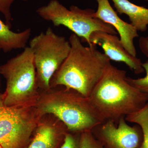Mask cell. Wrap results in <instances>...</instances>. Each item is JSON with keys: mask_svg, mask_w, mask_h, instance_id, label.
Here are the masks:
<instances>
[{"mask_svg": "<svg viewBox=\"0 0 148 148\" xmlns=\"http://www.w3.org/2000/svg\"><path fill=\"white\" fill-rule=\"evenodd\" d=\"M145 1H148V0H145Z\"/></svg>", "mask_w": 148, "mask_h": 148, "instance_id": "obj_22", "label": "cell"}, {"mask_svg": "<svg viewBox=\"0 0 148 148\" xmlns=\"http://www.w3.org/2000/svg\"><path fill=\"white\" fill-rule=\"evenodd\" d=\"M68 57L50 81L51 88L64 86L88 98L103 76L110 60L92 44L85 47L78 36L72 34Z\"/></svg>", "mask_w": 148, "mask_h": 148, "instance_id": "obj_2", "label": "cell"}, {"mask_svg": "<svg viewBox=\"0 0 148 148\" xmlns=\"http://www.w3.org/2000/svg\"><path fill=\"white\" fill-rule=\"evenodd\" d=\"M95 11L82 9L76 5L66 8L58 0H51L47 5L37 9L36 13L42 18L51 22L55 27L63 26L82 39V42L92 45L90 37L93 32H104L116 35V30L110 24L94 16Z\"/></svg>", "mask_w": 148, "mask_h": 148, "instance_id": "obj_5", "label": "cell"}, {"mask_svg": "<svg viewBox=\"0 0 148 148\" xmlns=\"http://www.w3.org/2000/svg\"><path fill=\"white\" fill-rule=\"evenodd\" d=\"M10 28L0 18V50L5 53L25 48L31 35L30 28L19 33L12 32Z\"/></svg>", "mask_w": 148, "mask_h": 148, "instance_id": "obj_13", "label": "cell"}, {"mask_svg": "<svg viewBox=\"0 0 148 148\" xmlns=\"http://www.w3.org/2000/svg\"><path fill=\"white\" fill-rule=\"evenodd\" d=\"M90 41L92 44L101 47L110 60L124 63L137 75L145 72L141 59L128 53L116 35L100 31L94 32L90 36Z\"/></svg>", "mask_w": 148, "mask_h": 148, "instance_id": "obj_9", "label": "cell"}, {"mask_svg": "<svg viewBox=\"0 0 148 148\" xmlns=\"http://www.w3.org/2000/svg\"><path fill=\"white\" fill-rule=\"evenodd\" d=\"M80 135V133L68 131L60 148H79Z\"/></svg>", "mask_w": 148, "mask_h": 148, "instance_id": "obj_17", "label": "cell"}, {"mask_svg": "<svg viewBox=\"0 0 148 148\" xmlns=\"http://www.w3.org/2000/svg\"><path fill=\"white\" fill-rule=\"evenodd\" d=\"M127 122L138 124L143 131V141L139 148H148V102L142 108L127 115Z\"/></svg>", "mask_w": 148, "mask_h": 148, "instance_id": "obj_14", "label": "cell"}, {"mask_svg": "<svg viewBox=\"0 0 148 148\" xmlns=\"http://www.w3.org/2000/svg\"><path fill=\"white\" fill-rule=\"evenodd\" d=\"M79 148H103L92 134L91 130L82 132L80 135Z\"/></svg>", "mask_w": 148, "mask_h": 148, "instance_id": "obj_16", "label": "cell"}, {"mask_svg": "<svg viewBox=\"0 0 148 148\" xmlns=\"http://www.w3.org/2000/svg\"><path fill=\"white\" fill-rule=\"evenodd\" d=\"M14 0H0V12L5 19L6 24L11 27L10 21L12 20L10 8Z\"/></svg>", "mask_w": 148, "mask_h": 148, "instance_id": "obj_18", "label": "cell"}, {"mask_svg": "<svg viewBox=\"0 0 148 148\" xmlns=\"http://www.w3.org/2000/svg\"><path fill=\"white\" fill-rule=\"evenodd\" d=\"M139 46L141 52L148 58V37H140L139 40Z\"/></svg>", "mask_w": 148, "mask_h": 148, "instance_id": "obj_19", "label": "cell"}, {"mask_svg": "<svg viewBox=\"0 0 148 148\" xmlns=\"http://www.w3.org/2000/svg\"><path fill=\"white\" fill-rule=\"evenodd\" d=\"M103 121L120 119L142 108L148 95L130 84L126 72L110 64L88 97Z\"/></svg>", "mask_w": 148, "mask_h": 148, "instance_id": "obj_1", "label": "cell"}, {"mask_svg": "<svg viewBox=\"0 0 148 148\" xmlns=\"http://www.w3.org/2000/svg\"><path fill=\"white\" fill-rule=\"evenodd\" d=\"M0 148H2L1 147V146L0 145Z\"/></svg>", "mask_w": 148, "mask_h": 148, "instance_id": "obj_21", "label": "cell"}, {"mask_svg": "<svg viewBox=\"0 0 148 148\" xmlns=\"http://www.w3.org/2000/svg\"><path fill=\"white\" fill-rule=\"evenodd\" d=\"M116 12L128 16L130 24L138 32H145L148 26V8L137 5L128 0H111Z\"/></svg>", "mask_w": 148, "mask_h": 148, "instance_id": "obj_12", "label": "cell"}, {"mask_svg": "<svg viewBox=\"0 0 148 148\" xmlns=\"http://www.w3.org/2000/svg\"><path fill=\"white\" fill-rule=\"evenodd\" d=\"M21 1H29V0H21Z\"/></svg>", "mask_w": 148, "mask_h": 148, "instance_id": "obj_20", "label": "cell"}, {"mask_svg": "<svg viewBox=\"0 0 148 148\" xmlns=\"http://www.w3.org/2000/svg\"><path fill=\"white\" fill-rule=\"evenodd\" d=\"M98 3L94 16L113 27L119 34L121 41L128 53L136 56L134 40L139 37L138 31L130 24L123 20L114 10L109 0H95Z\"/></svg>", "mask_w": 148, "mask_h": 148, "instance_id": "obj_10", "label": "cell"}, {"mask_svg": "<svg viewBox=\"0 0 148 148\" xmlns=\"http://www.w3.org/2000/svg\"><path fill=\"white\" fill-rule=\"evenodd\" d=\"M39 88L50 90V81L68 57L71 46L64 37L55 34L50 27L30 40Z\"/></svg>", "mask_w": 148, "mask_h": 148, "instance_id": "obj_6", "label": "cell"}, {"mask_svg": "<svg viewBox=\"0 0 148 148\" xmlns=\"http://www.w3.org/2000/svg\"><path fill=\"white\" fill-rule=\"evenodd\" d=\"M35 131L34 138L27 148H57L69 131L64 123L57 119L54 121H42V118Z\"/></svg>", "mask_w": 148, "mask_h": 148, "instance_id": "obj_11", "label": "cell"}, {"mask_svg": "<svg viewBox=\"0 0 148 148\" xmlns=\"http://www.w3.org/2000/svg\"><path fill=\"white\" fill-rule=\"evenodd\" d=\"M34 106H6L0 94V145L23 148L41 119Z\"/></svg>", "mask_w": 148, "mask_h": 148, "instance_id": "obj_7", "label": "cell"}, {"mask_svg": "<svg viewBox=\"0 0 148 148\" xmlns=\"http://www.w3.org/2000/svg\"><path fill=\"white\" fill-rule=\"evenodd\" d=\"M142 66L146 72L145 76L138 79L127 77V80L133 87L140 92L148 95V60L145 63H143Z\"/></svg>", "mask_w": 148, "mask_h": 148, "instance_id": "obj_15", "label": "cell"}, {"mask_svg": "<svg viewBox=\"0 0 148 148\" xmlns=\"http://www.w3.org/2000/svg\"><path fill=\"white\" fill-rule=\"evenodd\" d=\"M0 74L6 80L2 94L8 106H34L40 94L33 51L26 47L21 53L0 66Z\"/></svg>", "mask_w": 148, "mask_h": 148, "instance_id": "obj_4", "label": "cell"}, {"mask_svg": "<svg viewBox=\"0 0 148 148\" xmlns=\"http://www.w3.org/2000/svg\"><path fill=\"white\" fill-rule=\"evenodd\" d=\"M63 87L40 94L34 105L40 117L53 115L73 133L90 131L104 122L88 98Z\"/></svg>", "mask_w": 148, "mask_h": 148, "instance_id": "obj_3", "label": "cell"}, {"mask_svg": "<svg viewBox=\"0 0 148 148\" xmlns=\"http://www.w3.org/2000/svg\"><path fill=\"white\" fill-rule=\"evenodd\" d=\"M91 132L103 148H139L143 143L141 127L136 124L130 126L125 117L120 119L117 125L112 121L104 122Z\"/></svg>", "mask_w": 148, "mask_h": 148, "instance_id": "obj_8", "label": "cell"}]
</instances>
